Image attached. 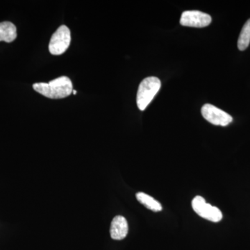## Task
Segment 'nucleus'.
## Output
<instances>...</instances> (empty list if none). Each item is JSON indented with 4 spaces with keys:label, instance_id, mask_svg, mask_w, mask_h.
<instances>
[{
    "label": "nucleus",
    "instance_id": "obj_1",
    "mask_svg": "<svg viewBox=\"0 0 250 250\" xmlns=\"http://www.w3.org/2000/svg\"><path fill=\"white\" fill-rule=\"evenodd\" d=\"M33 88L47 98L62 99L71 95L73 91L72 81L66 76L59 77L49 83H36Z\"/></svg>",
    "mask_w": 250,
    "mask_h": 250
},
{
    "label": "nucleus",
    "instance_id": "obj_2",
    "mask_svg": "<svg viewBox=\"0 0 250 250\" xmlns=\"http://www.w3.org/2000/svg\"><path fill=\"white\" fill-rule=\"evenodd\" d=\"M161 81L156 77H149L143 80L138 90L137 106L144 111L161 88Z\"/></svg>",
    "mask_w": 250,
    "mask_h": 250
},
{
    "label": "nucleus",
    "instance_id": "obj_3",
    "mask_svg": "<svg viewBox=\"0 0 250 250\" xmlns=\"http://www.w3.org/2000/svg\"><path fill=\"white\" fill-rule=\"evenodd\" d=\"M71 42L69 28L62 25L54 33L49 44V51L53 55H61L68 49Z\"/></svg>",
    "mask_w": 250,
    "mask_h": 250
},
{
    "label": "nucleus",
    "instance_id": "obj_4",
    "mask_svg": "<svg viewBox=\"0 0 250 250\" xmlns=\"http://www.w3.org/2000/svg\"><path fill=\"white\" fill-rule=\"evenodd\" d=\"M192 207L197 215L213 223H218L223 218V213L220 210L207 203L201 196H196L192 200Z\"/></svg>",
    "mask_w": 250,
    "mask_h": 250
},
{
    "label": "nucleus",
    "instance_id": "obj_5",
    "mask_svg": "<svg viewBox=\"0 0 250 250\" xmlns=\"http://www.w3.org/2000/svg\"><path fill=\"white\" fill-rule=\"evenodd\" d=\"M201 112L204 118L214 125L225 126L233 121L232 117L229 114L210 104L204 105Z\"/></svg>",
    "mask_w": 250,
    "mask_h": 250
},
{
    "label": "nucleus",
    "instance_id": "obj_6",
    "mask_svg": "<svg viewBox=\"0 0 250 250\" xmlns=\"http://www.w3.org/2000/svg\"><path fill=\"white\" fill-rule=\"evenodd\" d=\"M209 15L200 11H184L180 19V24L185 27L202 28L207 27L211 22Z\"/></svg>",
    "mask_w": 250,
    "mask_h": 250
},
{
    "label": "nucleus",
    "instance_id": "obj_7",
    "mask_svg": "<svg viewBox=\"0 0 250 250\" xmlns=\"http://www.w3.org/2000/svg\"><path fill=\"white\" fill-rule=\"evenodd\" d=\"M129 231L127 221L125 217L118 215L112 220L110 234L113 240L121 241L124 239Z\"/></svg>",
    "mask_w": 250,
    "mask_h": 250
},
{
    "label": "nucleus",
    "instance_id": "obj_8",
    "mask_svg": "<svg viewBox=\"0 0 250 250\" xmlns=\"http://www.w3.org/2000/svg\"><path fill=\"white\" fill-rule=\"evenodd\" d=\"M17 37V29L11 22H0V41L13 42Z\"/></svg>",
    "mask_w": 250,
    "mask_h": 250
},
{
    "label": "nucleus",
    "instance_id": "obj_9",
    "mask_svg": "<svg viewBox=\"0 0 250 250\" xmlns=\"http://www.w3.org/2000/svg\"><path fill=\"white\" fill-rule=\"evenodd\" d=\"M136 197L138 201L141 202L148 209L154 212H159L162 210V206L161 204L147 194L140 192L136 193Z\"/></svg>",
    "mask_w": 250,
    "mask_h": 250
},
{
    "label": "nucleus",
    "instance_id": "obj_10",
    "mask_svg": "<svg viewBox=\"0 0 250 250\" xmlns=\"http://www.w3.org/2000/svg\"><path fill=\"white\" fill-rule=\"evenodd\" d=\"M250 43V19L248 20L242 29L238 41V49L246 50Z\"/></svg>",
    "mask_w": 250,
    "mask_h": 250
},
{
    "label": "nucleus",
    "instance_id": "obj_11",
    "mask_svg": "<svg viewBox=\"0 0 250 250\" xmlns=\"http://www.w3.org/2000/svg\"><path fill=\"white\" fill-rule=\"evenodd\" d=\"M72 94H73V95H76V94H77L76 90H73V91H72Z\"/></svg>",
    "mask_w": 250,
    "mask_h": 250
}]
</instances>
